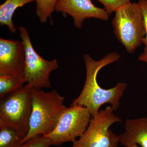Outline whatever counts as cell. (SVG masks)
<instances>
[{
  "instance_id": "cell-9",
  "label": "cell",
  "mask_w": 147,
  "mask_h": 147,
  "mask_svg": "<svg viewBox=\"0 0 147 147\" xmlns=\"http://www.w3.org/2000/svg\"><path fill=\"white\" fill-rule=\"evenodd\" d=\"M55 11L70 15L74 26L78 28H82L86 19L95 18L105 21L110 15L105 9L96 6L91 0H59Z\"/></svg>"
},
{
  "instance_id": "cell-11",
  "label": "cell",
  "mask_w": 147,
  "mask_h": 147,
  "mask_svg": "<svg viewBox=\"0 0 147 147\" xmlns=\"http://www.w3.org/2000/svg\"><path fill=\"white\" fill-rule=\"evenodd\" d=\"M34 0H6L0 5V25L1 26H7L11 32H16V29L12 21V17L15 11L18 7Z\"/></svg>"
},
{
  "instance_id": "cell-4",
  "label": "cell",
  "mask_w": 147,
  "mask_h": 147,
  "mask_svg": "<svg viewBox=\"0 0 147 147\" xmlns=\"http://www.w3.org/2000/svg\"><path fill=\"white\" fill-rule=\"evenodd\" d=\"M32 89L27 84L0 100V121L18 130L25 138L32 111Z\"/></svg>"
},
{
  "instance_id": "cell-17",
  "label": "cell",
  "mask_w": 147,
  "mask_h": 147,
  "mask_svg": "<svg viewBox=\"0 0 147 147\" xmlns=\"http://www.w3.org/2000/svg\"><path fill=\"white\" fill-rule=\"evenodd\" d=\"M138 3L144 18L146 34L143 39V43L146 46L147 45V0H139Z\"/></svg>"
},
{
  "instance_id": "cell-6",
  "label": "cell",
  "mask_w": 147,
  "mask_h": 147,
  "mask_svg": "<svg viewBox=\"0 0 147 147\" xmlns=\"http://www.w3.org/2000/svg\"><path fill=\"white\" fill-rule=\"evenodd\" d=\"M18 29L26 52L24 74L27 84L36 89L51 88L50 74L59 68L57 59L47 61L41 57L33 47L27 29L23 26Z\"/></svg>"
},
{
  "instance_id": "cell-12",
  "label": "cell",
  "mask_w": 147,
  "mask_h": 147,
  "mask_svg": "<svg viewBox=\"0 0 147 147\" xmlns=\"http://www.w3.org/2000/svg\"><path fill=\"white\" fill-rule=\"evenodd\" d=\"M26 83V78L0 73V100L17 91Z\"/></svg>"
},
{
  "instance_id": "cell-10",
  "label": "cell",
  "mask_w": 147,
  "mask_h": 147,
  "mask_svg": "<svg viewBox=\"0 0 147 147\" xmlns=\"http://www.w3.org/2000/svg\"><path fill=\"white\" fill-rule=\"evenodd\" d=\"M119 137L120 144L123 146L137 145L147 147V117L127 120L124 131Z\"/></svg>"
},
{
  "instance_id": "cell-13",
  "label": "cell",
  "mask_w": 147,
  "mask_h": 147,
  "mask_svg": "<svg viewBox=\"0 0 147 147\" xmlns=\"http://www.w3.org/2000/svg\"><path fill=\"white\" fill-rule=\"evenodd\" d=\"M25 138L18 130L0 121V147H18Z\"/></svg>"
},
{
  "instance_id": "cell-7",
  "label": "cell",
  "mask_w": 147,
  "mask_h": 147,
  "mask_svg": "<svg viewBox=\"0 0 147 147\" xmlns=\"http://www.w3.org/2000/svg\"><path fill=\"white\" fill-rule=\"evenodd\" d=\"M92 116L89 110L79 105L67 108L55 129L47 137L53 146H60L75 140L84 134L88 126Z\"/></svg>"
},
{
  "instance_id": "cell-8",
  "label": "cell",
  "mask_w": 147,
  "mask_h": 147,
  "mask_svg": "<svg viewBox=\"0 0 147 147\" xmlns=\"http://www.w3.org/2000/svg\"><path fill=\"white\" fill-rule=\"evenodd\" d=\"M26 52L22 41L0 38V73L25 78Z\"/></svg>"
},
{
  "instance_id": "cell-5",
  "label": "cell",
  "mask_w": 147,
  "mask_h": 147,
  "mask_svg": "<svg viewBox=\"0 0 147 147\" xmlns=\"http://www.w3.org/2000/svg\"><path fill=\"white\" fill-rule=\"evenodd\" d=\"M111 106L100 110L92 117L88 126L82 136L72 143L71 147H117L119 136L110 129L111 125L121 121L116 115Z\"/></svg>"
},
{
  "instance_id": "cell-16",
  "label": "cell",
  "mask_w": 147,
  "mask_h": 147,
  "mask_svg": "<svg viewBox=\"0 0 147 147\" xmlns=\"http://www.w3.org/2000/svg\"><path fill=\"white\" fill-rule=\"evenodd\" d=\"M102 4L104 9L109 14L113 12L125 5L131 2V0H97Z\"/></svg>"
},
{
  "instance_id": "cell-18",
  "label": "cell",
  "mask_w": 147,
  "mask_h": 147,
  "mask_svg": "<svg viewBox=\"0 0 147 147\" xmlns=\"http://www.w3.org/2000/svg\"><path fill=\"white\" fill-rule=\"evenodd\" d=\"M139 61L144 62L147 64V45L145 46L143 53L139 55Z\"/></svg>"
},
{
  "instance_id": "cell-19",
  "label": "cell",
  "mask_w": 147,
  "mask_h": 147,
  "mask_svg": "<svg viewBox=\"0 0 147 147\" xmlns=\"http://www.w3.org/2000/svg\"><path fill=\"white\" fill-rule=\"evenodd\" d=\"M127 147H139L138 145H131V146H129Z\"/></svg>"
},
{
  "instance_id": "cell-14",
  "label": "cell",
  "mask_w": 147,
  "mask_h": 147,
  "mask_svg": "<svg viewBox=\"0 0 147 147\" xmlns=\"http://www.w3.org/2000/svg\"><path fill=\"white\" fill-rule=\"evenodd\" d=\"M59 0H34L36 2V13L41 23H45L55 11Z\"/></svg>"
},
{
  "instance_id": "cell-15",
  "label": "cell",
  "mask_w": 147,
  "mask_h": 147,
  "mask_svg": "<svg viewBox=\"0 0 147 147\" xmlns=\"http://www.w3.org/2000/svg\"><path fill=\"white\" fill-rule=\"evenodd\" d=\"M51 145V141L47 136L39 135L19 145L18 147H49Z\"/></svg>"
},
{
  "instance_id": "cell-1",
  "label": "cell",
  "mask_w": 147,
  "mask_h": 147,
  "mask_svg": "<svg viewBox=\"0 0 147 147\" xmlns=\"http://www.w3.org/2000/svg\"><path fill=\"white\" fill-rule=\"evenodd\" d=\"M120 58L121 55L115 52L109 53L98 61L95 60L88 54L84 55L86 81L81 93L72 101L70 106H84L89 110L92 117L98 114L101 106L105 103L110 104L114 110L118 109L127 84L119 82L115 87L106 89L100 86L97 78L98 74L102 67L117 61Z\"/></svg>"
},
{
  "instance_id": "cell-2",
  "label": "cell",
  "mask_w": 147,
  "mask_h": 147,
  "mask_svg": "<svg viewBox=\"0 0 147 147\" xmlns=\"http://www.w3.org/2000/svg\"><path fill=\"white\" fill-rule=\"evenodd\" d=\"M32 111L26 137L24 144L38 135L47 136L55 129L67 108L64 98L56 90L45 92L32 88Z\"/></svg>"
},
{
  "instance_id": "cell-3",
  "label": "cell",
  "mask_w": 147,
  "mask_h": 147,
  "mask_svg": "<svg viewBox=\"0 0 147 147\" xmlns=\"http://www.w3.org/2000/svg\"><path fill=\"white\" fill-rule=\"evenodd\" d=\"M114 34L127 53H134L146 36L144 18L138 3H129L118 9L112 21Z\"/></svg>"
}]
</instances>
